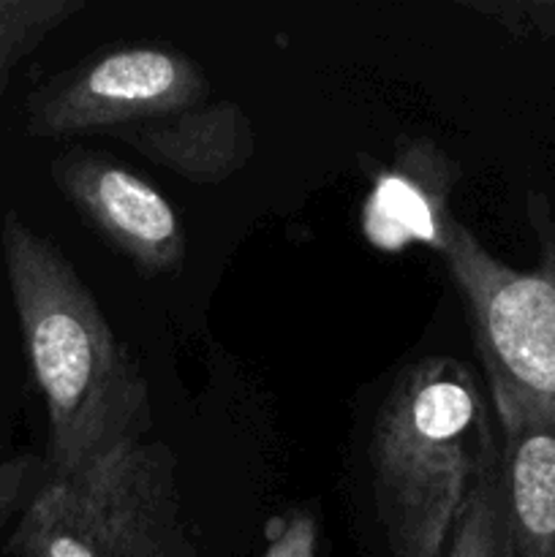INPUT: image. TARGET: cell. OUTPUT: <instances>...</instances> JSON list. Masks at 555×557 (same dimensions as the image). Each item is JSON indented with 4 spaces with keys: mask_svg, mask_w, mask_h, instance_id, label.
<instances>
[{
    "mask_svg": "<svg viewBox=\"0 0 555 557\" xmlns=\"http://www.w3.org/2000/svg\"><path fill=\"white\" fill-rule=\"evenodd\" d=\"M498 441L468 364L430 357L397 379L370 441L375 511L392 557H446Z\"/></svg>",
    "mask_w": 555,
    "mask_h": 557,
    "instance_id": "cell-2",
    "label": "cell"
},
{
    "mask_svg": "<svg viewBox=\"0 0 555 557\" xmlns=\"http://www.w3.org/2000/svg\"><path fill=\"white\" fill-rule=\"evenodd\" d=\"M11 5H14V0H0V14H3V11H9Z\"/></svg>",
    "mask_w": 555,
    "mask_h": 557,
    "instance_id": "cell-15",
    "label": "cell"
},
{
    "mask_svg": "<svg viewBox=\"0 0 555 557\" xmlns=\"http://www.w3.org/2000/svg\"><path fill=\"white\" fill-rule=\"evenodd\" d=\"M79 9L82 0H14V5L0 14V92L16 65Z\"/></svg>",
    "mask_w": 555,
    "mask_h": 557,
    "instance_id": "cell-12",
    "label": "cell"
},
{
    "mask_svg": "<svg viewBox=\"0 0 555 557\" xmlns=\"http://www.w3.org/2000/svg\"><path fill=\"white\" fill-rule=\"evenodd\" d=\"M446 557H515L501 441L484 462L452 531Z\"/></svg>",
    "mask_w": 555,
    "mask_h": 557,
    "instance_id": "cell-10",
    "label": "cell"
},
{
    "mask_svg": "<svg viewBox=\"0 0 555 557\" xmlns=\"http://www.w3.org/2000/svg\"><path fill=\"white\" fill-rule=\"evenodd\" d=\"M47 482L98 557H199L183 517L177 460L161 441H123Z\"/></svg>",
    "mask_w": 555,
    "mask_h": 557,
    "instance_id": "cell-4",
    "label": "cell"
},
{
    "mask_svg": "<svg viewBox=\"0 0 555 557\" xmlns=\"http://www.w3.org/2000/svg\"><path fill=\"white\" fill-rule=\"evenodd\" d=\"M435 152V147L411 152L379 183L368 207V232L375 243L395 248L406 243V237H417L439 248L441 226L449 218L444 207L449 177H433L430 183L422 177Z\"/></svg>",
    "mask_w": 555,
    "mask_h": 557,
    "instance_id": "cell-9",
    "label": "cell"
},
{
    "mask_svg": "<svg viewBox=\"0 0 555 557\" xmlns=\"http://www.w3.org/2000/svg\"><path fill=\"white\" fill-rule=\"evenodd\" d=\"M477 9L493 14L501 25H506L517 36H555V3H479Z\"/></svg>",
    "mask_w": 555,
    "mask_h": 557,
    "instance_id": "cell-13",
    "label": "cell"
},
{
    "mask_svg": "<svg viewBox=\"0 0 555 557\" xmlns=\"http://www.w3.org/2000/svg\"><path fill=\"white\" fill-rule=\"evenodd\" d=\"M109 136L177 177L201 185L223 183L248 166L256 152L254 125L234 101L199 103L169 117L112 131Z\"/></svg>",
    "mask_w": 555,
    "mask_h": 557,
    "instance_id": "cell-7",
    "label": "cell"
},
{
    "mask_svg": "<svg viewBox=\"0 0 555 557\" xmlns=\"http://www.w3.org/2000/svg\"><path fill=\"white\" fill-rule=\"evenodd\" d=\"M60 194L141 275H174L185 234L174 207L147 180L92 150H69L49 166Z\"/></svg>",
    "mask_w": 555,
    "mask_h": 557,
    "instance_id": "cell-6",
    "label": "cell"
},
{
    "mask_svg": "<svg viewBox=\"0 0 555 557\" xmlns=\"http://www.w3.org/2000/svg\"><path fill=\"white\" fill-rule=\"evenodd\" d=\"M5 277L49 419L52 476H69L152 424L150 384L63 250L16 212L0 223Z\"/></svg>",
    "mask_w": 555,
    "mask_h": 557,
    "instance_id": "cell-1",
    "label": "cell"
},
{
    "mask_svg": "<svg viewBox=\"0 0 555 557\" xmlns=\"http://www.w3.org/2000/svg\"><path fill=\"white\" fill-rule=\"evenodd\" d=\"M11 549L20 557H98L74 522L65 517L49 482L38 487L22 511L11 536Z\"/></svg>",
    "mask_w": 555,
    "mask_h": 557,
    "instance_id": "cell-11",
    "label": "cell"
},
{
    "mask_svg": "<svg viewBox=\"0 0 555 557\" xmlns=\"http://www.w3.org/2000/svg\"><path fill=\"white\" fill-rule=\"evenodd\" d=\"M261 557H319V525L308 511H294Z\"/></svg>",
    "mask_w": 555,
    "mask_h": 557,
    "instance_id": "cell-14",
    "label": "cell"
},
{
    "mask_svg": "<svg viewBox=\"0 0 555 557\" xmlns=\"http://www.w3.org/2000/svg\"><path fill=\"white\" fill-rule=\"evenodd\" d=\"M515 557H555V419L498 424Z\"/></svg>",
    "mask_w": 555,
    "mask_h": 557,
    "instance_id": "cell-8",
    "label": "cell"
},
{
    "mask_svg": "<svg viewBox=\"0 0 555 557\" xmlns=\"http://www.w3.org/2000/svg\"><path fill=\"white\" fill-rule=\"evenodd\" d=\"M536 270L495 259L462 223L446 218L439 250L466 299L495 408V424L555 419V226L533 212Z\"/></svg>",
    "mask_w": 555,
    "mask_h": 557,
    "instance_id": "cell-3",
    "label": "cell"
},
{
    "mask_svg": "<svg viewBox=\"0 0 555 557\" xmlns=\"http://www.w3.org/2000/svg\"><path fill=\"white\" fill-rule=\"evenodd\" d=\"M210 98L196 60L174 47L136 44L96 54L52 76L25 103L27 134L38 139L112 134L185 112Z\"/></svg>",
    "mask_w": 555,
    "mask_h": 557,
    "instance_id": "cell-5",
    "label": "cell"
}]
</instances>
